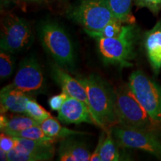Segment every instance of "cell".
I'll return each mask as SVG.
<instances>
[{
    "label": "cell",
    "mask_w": 161,
    "mask_h": 161,
    "mask_svg": "<svg viewBox=\"0 0 161 161\" xmlns=\"http://www.w3.org/2000/svg\"><path fill=\"white\" fill-rule=\"evenodd\" d=\"M87 94L90 110L96 125L108 130L117 125L115 109V90L101 76L91 73L78 78Z\"/></svg>",
    "instance_id": "cell-1"
},
{
    "label": "cell",
    "mask_w": 161,
    "mask_h": 161,
    "mask_svg": "<svg viewBox=\"0 0 161 161\" xmlns=\"http://www.w3.org/2000/svg\"><path fill=\"white\" fill-rule=\"evenodd\" d=\"M38 36L43 49L55 63L66 71L75 67V49L66 30L54 21H46L38 27Z\"/></svg>",
    "instance_id": "cell-2"
},
{
    "label": "cell",
    "mask_w": 161,
    "mask_h": 161,
    "mask_svg": "<svg viewBox=\"0 0 161 161\" xmlns=\"http://www.w3.org/2000/svg\"><path fill=\"white\" fill-rule=\"evenodd\" d=\"M100 56L106 64L129 67L130 60L135 57V46L137 40V29L134 24L122 25V31L116 37L98 38Z\"/></svg>",
    "instance_id": "cell-3"
},
{
    "label": "cell",
    "mask_w": 161,
    "mask_h": 161,
    "mask_svg": "<svg viewBox=\"0 0 161 161\" xmlns=\"http://www.w3.org/2000/svg\"><path fill=\"white\" fill-rule=\"evenodd\" d=\"M115 109L119 125L151 131H155L159 127L141 105L128 85H122L115 89Z\"/></svg>",
    "instance_id": "cell-4"
},
{
    "label": "cell",
    "mask_w": 161,
    "mask_h": 161,
    "mask_svg": "<svg viewBox=\"0 0 161 161\" xmlns=\"http://www.w3.org/2000/svg\"><path fill=\"white\" fill-rule=\"evenodd\" d=\"M70 17L81 25L90 36L101 31L116 19L109 0H80L70 12Z\"/></svg>",
    "instance_id": "cell-5"
},
{
    "label": "cell",
    "mask_w": 161,
    "mask_h": 161,
    "mask_svg": "<svg viewBox=\"0 0 161 161\" xmlns=\"http://www.w3.org/2000/svg\"><path fill=\"white\" fill-rule=\"evenodd\" d=\"M128 85L152 119L160 125L161 86L140 70L130 74Z\"/></svg>",
    "instance_id": "cell-6"
},
{
    "label": "cell",
    "mask_w": 161,
    "mask_h": 161,
    "mask_svg": "<svg viewBox=\"0 0 161 161\" xmlns=\"http://www.w3.org/2000/svg\"><path fill=\"white\" fill-rule=\"evenodd\" d=\"M33 38L31 25L27 20L12 14L4 18L0 40L1 50L11 54L23 52L31 46Z\"/></svg>",
    "instance_id": "cell-7"
},
{
    "label": "cell",
    "mask_w": 161,
    "mask_h": 161,
    "mask_svg": "<svg viewBox=\"0 0 161 161\" xmlns=\"http://www.w3.org/2000/svg\"><path fill=\"white\" fill-rule=\"evenodd\" d=\"M110 129L120 148L145 151L161 160V141L154 131L126 128L119 125Z\"/></svg>",
    "instance_id": "cell-8"
},
{
    "label": "cell",
    "mask_w": 161,
    "mask_h": 161,
    "mask_svg": "<svg viewBox=\"0 0 161 161\" xmlns=\"http://www.w3.org/2000/svg\"><path fill=\"white\" fill-rule=\"evenodd\" d=\"M7 87L31 94L42 93L45 91L46 82L42 67L37 58L31 56L20 64L14 80Z\"/></svg>",
    "instance_id": "cell-9"
},
{
    "label": "cell",
    "mask_w": 161,
    "mask_h": 161,
    "mask_svg": "<svg viewBox=\"0 0 161 161\" xmlns=\"http://www.w3.org/2000/svg\"><path fill=\"white\" fill-rule=\"evenodd\" d=\"M58 112V119L64 124L79 125L85 122L96 125L87 105L72 96H68Z\"/></svg>",
    "instance_id": "cell-10"
},
{
    "label": "cell",
    "mask_w": 161,
    "mask_h": 161,
    "mask_svg": "<svg viewBox=\"0 0 161 161\" xmlns=\"http://www.w3.org/2000/svg\"><path fill=\"white\" fill-rule=\"evenodd\" d=\"M50 69V74L52 78L60 86L62 91L66 92L69 96L83 102L90 109L86 91L80 80L72 77L66 70L64 69L56 63L52 64Z\"/></svg>",
    "instance_id": "cell-11"
},
{
    "label": "cell",
    "mask_w": 161,
    "mask_h": 161,
    "mask_svg": "<svg viewBox=\"0 0 161 161\" xmlns=\"http://www.w3.org/2000/svg\"><path fill=\"white\" fill-rule=\"evenodd\" d=\"M89 148L83 142L75 140V136L61 139L58 150V160L60 161L90 160Z\"/></svg>",
    "instance_id": "cell-12"
},
{
    "label": "cell",
    "mask_w": 161,
    "mask_h": 161,
    "mask_svg": "<svg viewBox=\"0 0 161 161\" xmlns=\"http://www.w3.org/2000/svg\"><path fill=\"white\" fill-rule=\"evenodd\" d=\"M31 96L21 90L4 86L0 92L1 114L7 112L25 114L27 102Z\"/></svg>",
    "instance_id": "cell-13"
},
{
    "label": "cell",
    "mask_w": 161,
    "mask_h": 161,
    "mask_svg": "<svg viewBox=\"0 0 161 161\" xmlns=\"http://www.w3.org/2000/svg\"><path fill=\"white\" fill-rule=\"evenodd\" d=\"M144 46L151 66L158 74L161 69V21L146 32Z\"/></svg>",
    "instance_id": "cell-14"
},
{
    "label": "cell",
    "mask_w": 161,
    "mask_h": 161,
    "mask_svg": "<svg viewBox=\"0 0 161 161\" xmlns=\"http://www.w3.org/2000/svg\"><path fill=\"white\" fill-rule=\"evenodd\" d=\"M14 137L17 140V146L14 148L16 150L23 152H31L43 154V155L49 157L52 159L54 158L55 152V142L33 140H29V139L17 137V136H14Z\"/></svg>",
    "instance_id": "cell-15"
},
{
    "label": "cell",
    "mask_w": 161,
    "mask_h": 161,
    "mask_svg": "<svg viewBox=\"0 0 161 161\" xmlns=\"http://www.w3.org/2000/svg\"><path fill=\"white\" fill-rule=\"evenodd\" d=\"M40 123L37 121L25 115H9V114H2L0 116V128L1 132L8 133L19 131L30 127L39 125Z\"/></svg>",
    "instance_id": "cell-16"
},
{
    "label": "cell",
    "mask_w": 161,
    "mask_h": 161,
    "mask_svg": "<svg viewBox=\"0 0 161 161\" xmlns=\"http://www.w3.org/2000/svg\"><path fill=\"white\" fill-rule=\"evenodd\" d=\"M59 119L49 116L40 123V128L47 136L55 139H64L69 136L87 135V133L69 129L60 125Z\"/></svg>",
    "instance_id": "cell-17"
},
{
    "label": "cell",
    "mask_w": 161,
    "mask_h": 161,
    "mask_svg": "<svg viewBox=\"0 0 161 161\" xmlns=\"http://www.w3.org/2000/svg\"><path fill=\"white\" fill-rule=\"evenodd\" d=\"M106 136L102 142L100 148V157L102 161H119L125 160V157L122 155L119 146L113 136L111 129L105 130Z\"/></svg>",
    "instance_id": "cell-18"
},
{
    "label": "cell",
    "mask_w": 161,
    "mask_h": 161,
    "mask_svg": "<svg viewBox=\"0 0 161 161\" xmlns=\"http://www.w3.org/2000/svg\"><path fill=\"white\" fill-rule=\"evenodd\" d=\"M134 0H109L111 10L116 19L123 24H134L136 19L132 14Z\"/></svg>",
    "instance_id": "cell-19"
},
{
    "label": "cell",
    "mask_w": 161,
    "mask_h": 161,
    "mask_svg": "<svg viewBox=\"0 0 161 161\" xmlns=\"http://www.w3.org/2000/svg\"><path fill=\"white\" fill-rule=\"evenodd\" d=\"M6 134H9L13 136H17V137H22L25 139H29V140H38V141H46V142H56L58 139H55L50 137L47 136L44 133V131L40 128L39 125H35L30 127L26 129L19 130V131H14V132H8Z\"/></svg>",
    "instance_id": "cell-20"
},
{
    "label": "cell",
    "mask_w": 161,
    "mask_h": 161,
    "mask_svg": "<svg viewBox=\"0 0 161 161\" xmlns=\"http://www.w3.org/2000/svg\"><path fill=\"white\" fill-rule=\"evenodd\" d=\"M25 114L34 119L39 123L52 116L49 112H48L45 108H43L35 100L32 99V98H30L27 102Z\"/></svg>",
    "instance_id": "cell-21"
},
{
    "label": "cell",
    "mask_w": 161,
    "mask_h": 161,
    "mask_svg": "<svg viewBox=\"0 0 161 161\" xmlns=\"http://www.w3.org/2000/svg\"><path fill=\"white\" fill-rule=\"evenodd\" d=\"M14 70V58L9 52L1 50L0 53V78L4 80L9 78Z\"/></svg>",
    "instance_id": "cell-22"
},
{
    "label": "cell",
    "mask_w": 161,
    "mask_h": 161,
    "mask_svg": "<svg viewBox=\"0 0 161 161\" xmlns=\"http://www.w3.org/2000/svg\"><path fill=\"white\" fill-rule=\"evenodd\" d=\"M122 23H121L119 20L115 19L110 22L108 25H106L101 31L97 33L93 34L90 37L96 38H110L116 37L119 35V33L122 31Z\"/></svg>",
    "instance_id": "cell-23"
},
{
    "label": "cell",
    "mask_w": 161,
    "mask_h": 161,
    "mask_svg": "<svg viewBox=\"0 0 161 161\" xmlns=\"http://www.w3.org/2000/svg\"><path fill=\"white\" fill-rule=\"evenodd\" d=\"M134 3L139 8H146L154 15L161 11V0H134Z\"/></svg>",
    "instance_id": "cell-24"
},
{
    "label": "cell",
    "mask_w": 161,
    "mask_h": 161,
    "mask_svg": "<svg viewBox=\"0 0 161 161\" xmlns=\"http://www.w3.org/2000/svg\"><path fill=\"white\" fill-rule=\"evenodd\" d=\"M17 146V140L14 136L9 135L5 132H1L0 135V148L7 153L13 150Z\"/></svg>",
    "instance_id": "cell-25"
},
{
    "label": "cell",
    "mask_w": 161,
    "mask_h": 161,
    "mask_svg": "<svg viewBox=\"0 0 161 161\" xmlns=\"http://www.w3.org/2000/svg\"><path fill=\"white\" fill-rule=\"evenodd\" d=\"M68 96L69 95L66 92L62 91L60 94L50 97L49 101H48L49 108L53 111H58L61 108L62 105H63Z\"/></svg>",
    "instance_id": "cell-26"
},
{
    "label": "cell",
    "mask_w": 161,
    "mask_h": 161,
    "mask_svg": "<svg viewBox=\"0 0 161 161\" xmlns=\"http://www.w3.org/2000/svg\"><path fill=\"white\" fill-rule=\"evenodd\" d=\"M105 134H102V135L100 136L99 139H98V142L97 146H96V149L93 151V152L91 154V156H90V160L91 161H102V159H101L100 157V148H101V146H102V142H103L104 139V136Z\"/></svg>",
    "instance_id": "cell-27"
},
{
    "label": "cell",
    "mask_w": 161,
    "mask_h": 161,
    "mask_svg": "<svg viewBox=\"0 0 161 161\" xmlns=\"http://www.w3.org/2000/svg\"><path fill=\"white\" fill-rule=\"evenodd\" d=\"M1 2V8L2 9L5 8H8L12 5H16L18 4L20 0H0Z\"/></svg>",
    "instance_id": "cell-28"
},
{
    "label": "cell",
    "mask_w": 161,
    "mask_h": 161,
    "mask_svg": "<svg viewBox=\"0 0 161 161\" xmlns=\"http://www.w3.org/2000/svg\"><path fill=\"white\" fill-rule=\"evenodd\" d=\"M22 3H34L38 4V5H44V4H47L51 3L53 0H20Z\"/></svg>",
    "instance_id": "cell-29"
},
{
    "label": "cell",
    "mask_w": 161,
    "mask_h": 161,
    "mask_svg": "<svg viewBox=\"0 0 161 161\" xmlns=\"http://www.w3.org/2000/svg\"><path fill=\"white\" fill-rule=\"evenodd\" d=\"M0 160L1 161L8 160V153L0 148Z\"/></svg>",
    "instance_id": "cell-30"
}]
</instances>
